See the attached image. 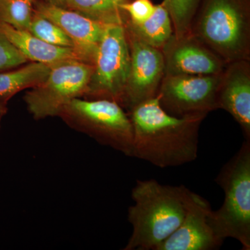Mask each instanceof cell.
<instances>
[{
    "mask_svg": "<svg viewBox=\"0 0 250 250\" xmlns=\"http://www.w3.org/2000/svg\"><path fill=\"white\" fill-rule=\"evenodd\" d=\"M134 133L131 157L161 168L192 162L198 156L203 117L177 118L166 113L157 97L127 112Z\"/></svg>",
    "mask_w": 250,
    "mask_h": 250,
    "instance_id": "1",
    "label": "cell"
},
{
    "mask_svg": "<svg viewBox=\"0 0 250 250\" xmlns=\"http://www.w3.org/2000/svg\"><path fill=\"white\" fill-rule=\"evenodd\" d=\"M189 189L163 185L155 179L136 180L128 208L133 231L125 250H154L179 228L187 212Z\"/></svg>",
    "mask_w": 250,
    "mask_h": 250,
    "instance_id": "2",
    "label": "cell"
},
{
    "mask_svg": "<svg viewBox=\"0 0 250 250\" xmlns=\"http://www.w3.org/2000/svg\"><path fill=\"white\" fill-rule=\"evenodd\" d=\"M190 34L227 64L250 61L249 0H202Z\"/></svg>",
    "mask_w": 250,
    "mask_h": 250,
    "instance_id": "3",
    "label": "cell"
},
{
    "mask_svg": "<svg viewBox=\"0 0 250 250\" xmlns=\"http://www.w3.org/2000/svg\"><path fill=\"white\" fill-rule=\"evenodd\" d=\"M215 182L225 197L219 209L212 210L210 223L221 239L231 238L250 250V141H245L222 167Z\"/></svg>",
    "mask_w": 250,
    "mask_h": 250,
    "instance_id": "4",
    "label": "cell"
},
{
    "mask_svg": "<svg viewBox=\"0 0 250 250\" xmlns=\"http://www.w3.org/2000/svg\"><path fill=\"white\" fill-rule=\"evenodd\" d=\"M59 116L73 129L88 135L100 144L132 156V124L128 113L116 102L74 99Z\"/></svg>",
    "mask_w": 250,
    "mask_h": 250,
    "instance_id": "5",
    "label": "cell"
},
{
    "mask_svg": "<svg viewBox=\"0 0 250 250\" xmlns=\"http://www.w3.org/2000/svg\"><path fill=\"white\" fill-rule=\"evenodd\" d=\"M93 72L92 64L80 60L54 64L44 82L24 95L28 110L36 120L59 116L72 100L85 96Z\"/></svg>",
    "mask_w": 250,
    "mask_h": 250,
    "instance_id": "6",
    "label": "cell"
},
{
    "mask_svg": "<svg viewBox=\"0 0 250 250\" xmlns=\"http://www.w3.org/2000/svg\"><path fill=\"white\" fill-rule=\"evenodd\" d=\"M130 52L125 26L106 24L93 62L85 96L106 99L121 105L129 75Z\"/></svg>",
    "mask_w": 250,
    "mask_h": 250,
    "instance_id": "7",
    "label": "cell"
},
{
    "mask_svg": "<svg viewBox=\"0 0 250 250\" xmlns=\"http://www.w3.org/2000/svg\"><path fill=\"white\" fill-rule=\"evenodd\" d=\"M222 73L165 75L156 95L161 107L177 118H206L218 109L217 98Z\"/></svg>",
    "mask_w": 250,
    "mask_h": 250,
    "instance_id": "8",
    "label": "cell"
},
{
    "mask_svg": "<svg viewBox=\"0 0 250 250\" xmlns=\"http://www.w3.org/2000/svg\"><path fill=\"white\" fill-rule=\"evenodd\" d=\"M125 31L130 64L121 106L129 112L143 102L156 97L165 76V65L160 49L145 43L126 29Z\"/></svg>",
    "mask_w": 250,
    "mask_h": 250,
    "instance_id": "9",
    "label": "cell"
},
{
    "mask_svg": "<svg viewBox=\"0 0 250 250\" xmlns=\"http://www.w3.org/2000/svg\"><path fill=\"white\" fill-rule=\"evenodd\" d=\"M209 202L189 190L187 212L179 228L154 250H213L224 240L219 238L210 223Z\"/></svg>",
    "mask_w": 250,
    "mask_h": 250,
    "instance_id": "10",
    "label": "cell"
},
{
    "mask_svg": "<svg viewBox=\"0 0 250 250\" xmlns=\"http://www.w3.org/2000/svg\"><path fill=\"white\" fill-rule=\"evenodd\" d=\"M165 75H208L222 73L227 63L191 34L170 40L161 49Z\"/></svg>",
    "mask_w": 250,
    "mask_h": 250,
    "instance_id": "11",
    "label": "cell"
},
{
    "mask_svg": "<svg viewBox=\"0 0 250 250\" xmlns=\"http://www.w3.org/2000/svg\"><path fill=\"white\" fill-rule=\"evenodd\" d=\"M36 12L59 26L73 42L81 59L93 65L106 24L52 2L38 4Z\"/></svg>",
    "mask_w": 250,
    "mask_h": 250,
    "instance_id": "12",
    "label": "cell"
},
{
    "mask_svg": "<svg viewBox=\"0 0 250 250\" xmlns=\"http://www.w3.org/2000/svg\"><path fill=\"white\" fill-rule=\"evenodd\" d=\"M218 108L228 111L250 141V61L227 64L218 91Z\"/></svg>",
    "mask_w": 250,
    "mask_h": 250,
    "instance_id": "13",
    "label": "cell"
},
{
    "mask_svg": "<svg viewBox=\"0 0 250 250\" xmlns=\"http://www.w3.org/2000/svg\"><path fill=\"white\" fill-rule=\"evenodd\" d=\"M0 32L27 60L31 62L52 65L71 59L82 61L75 49L47 43L33 35L29 31L16 29L6 23L0 22Z\"/></svg>",
    "mask_w": 250,
    "mask_h": 250,
    "instance_id": "14",
    "label": "cell"
},
{
    "mask_svg": "<svg viewBox=\"0 0 250 250\" xmlns=\"http://www.w3.org/2000/svg\"><path fill=\"white\" fill-rule=\"evenodd\" d=\"M124 26L145 43L160 50L173 35L172 21L162 3L156 5L154 13L145 22L134 24L128 18Z\"/></svg>",
    "mask_w": 250,
    "mask_h": 250,
    "instance_id": "15",
    "label": "cell"
},
{
    "mask_svg": "<svg viewBox=\"0 0 250 250\" xmlns=\"http://www.w3.org/2000/svg\"><path fill=\"white\" fill-rule=\"evenodd\" d=\"M52 65L33 62L12 71L0 72V102L9 99L21 90L31 88L44 82Z\"/></svg>",
    "mask_w": 250,
    "mask_h": 250,
    "instance_id": "16",
    "label": "cell"
},
{
    "mask_svg": "<svg viewBox=\"0 0 250 250\" xmlns=\"http://www.w3.org/2000/svg\"><path fill=\"white\" fill-rule=\"evenodd\" d=\"M65 8L103 24L124 25L129 18L112 0H67Z\"/></svg>",
    "mask_w": 250,
    "mask_h": 250,
    "instance_id": "17",
    "label": "cell"
},
{
    "mask_svg": "<svg viewBox=\"0 0 250 250\" xmlns=\"http://www.w3.org/2000/svg\"><path fill=\"white\" fill-rule=\"evenodd\" d=\"M202 0H164L173 27V34L181 37L190 34L192 21Z\"/></svg>",
    "mask_w": 250,
    "mask_h": 250,
    "instance_id": "18",
    "label": "cell"
},
{
    "mask_svg": "<svg viewBox=\"0 0 250 250\" xmlns=\"http://www.w3.org/2000/svg\"><path fill=\"white\" fill-rule=\"evenodd\" d=\"M31 3L29 0H0V22L27 30L34 14Z\"/></svg>",
    "mask_w": 250,
    "mask_h": 250,
    "instance_id": "19",
    "label": "cell"
},
{
    "mask_svg": "<svg viewBox=\"0 0 250 250\" xmlns=\"http://www.w3.org/2000/svg\"><path fill=\"white\" fill-rule=\"evenodd\" d=\"M27 31L47 43L74 49L73 42L59 26L36 11Z\"/></svg>",
    "mask_w": 250,
    "mask_h": 250,
    "instance_id": "20",
    "label": "cell"
},
{
    "mask_svg": "<svg viewBox=\"0 0 250 250\" xmlns=\"http://www.w3.org/2000/svg\"><path fill=\"white\" fill-rule=\"evenodd\" d=\"M27 61L22 53L0 32V72L20 66Z\"/></svg>",
    "mask_w": 250,
    "mask_h": 250,
    "instance_id": "21",
    "label": "cell"
},
{
    "mask_svg": "<svg viewBox=\"0 0 250 250\" xmlns=\"http://www.w3.org/2000/svg\"><path fill=\"white\" fill-rule=\"evenodd\" d=\"M120 8L127 15L130 22L141 24L152 16L156 5L150 0H133L121 5Z\"/></svg>",
    "mask_w": 250,
    "mask_h": 250,
    "instance_id": "22",
    "label": "cell"
},
{
    "mask_svg": "<svg viewBox=\"0 0 250 250\" xmlns=\"http://www.w3.org/2000/svg\"><path fill=\"white\" fill-rule=\"evenodd\" d=\"M7 111V107H6V103L0 102V126H1V121L3 116H4Z\"/></svg>",
    "mask_w": 250,
    "mask_h": 250,
    "instance_id": "23",
    "label": "cell"
},
{
    "mask_svg": "<svg viewBox=\"0 0 250 250\" xmlns=\"http://www.w3.org/2000/svg\"><path fill=\"white\" fill-rule=\"evenodd\" d=\"M67 0H54V4L58 5V6H62L65 8L66 6Z\"/></svg>",
    "mask_w": 250,
    "mask_h": 250,
    "instance_id": "24",
    "label": "cell"
},
{
    "mask_svg": "<svg viewBox=\"0 0 250 250\" xmlns=\"http://www.w3.org/2000/svg\"><path fill=\"white\" fill-rule=\"evenodd\" d=\"M114 4H116L118 6H121V5L125 4V3L127 2L129 0H112Z\"/></svg>",
    "mask_w": 250,
    "mask_h": 250,
    "instance_id": "25",
    "label": "cell"
},
{
    "mask_svg": "<svg viewBox=\"0 0 250 250\" xmlns=\"http://www.w3.org/2000/svg\"><path fill=\"white\" fill-rule=\"evenodd\" d=\"M29 1H31V2H33V1H34V0H29Z\"/></svg>",
    "mask_w": 250,
    "mask_h": 250,
    "instance_id": "26",
    "label": "cell"
}]
</instances>
